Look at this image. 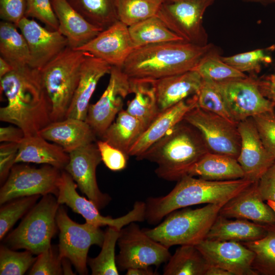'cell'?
<instances>
[{
  "label": "cell",
  "instance_id": "cell-43",
  "mask_svg": "<svg viewBox=\"0 0 275 275\" xmlns=\"http://www.w3.org/2000/svg\"><path fill=\"white\" fill-rule=\"evenodd\" d=\"M221 58L226 63L244 73L258 72L262 64L268 63L271 60L265 50L262 49L228 57L221 56Z\"/></svg>",
  "mask_w": 275,
  "mask_h": 275
},
{
  "label": "cell",
  "instance_id": "cell-32",
  "mask_svg": "<svg viewBox=\"0 0 275 275\" xmlns=\"http://www.w3.org/2000/svg\"><path fill=\"white\" fill-rule=\"evenodd\" d=\"M14 24L2 21L0 23V54L14 68L28 66L30 52L26 41Z\"/></svg>",
  "mask_w": 275,
  "mask_h": 275
},
{
  "label": "cell",
  "instance_id": "cell-49",
  "mask_svg": "<svg viewBox=\"0 0 275 275\" xmlns=\"http://www.w3.org/2000/svg\"><path fill=\"white\" fill-rule=\"evenodd\" d=\"M19 149V144L3 142L0 145V180L4 183L13 166Z\"/></svg>",
  "mask_w": 275,
  "mask_h": 275
},
{
  "label": "cell",
  "instance_id": "cell-50",
  "mask_svg": "<svg viewBox=\"0 0 275 275\" xmlns=\"http://www.w3.org/2000/svg\"><path fill=\"white\" fill-rule=\"evenodd\" d=\"M258 187L264 201L275 202V160L258 181Z\"/></svg>",
  "mask_w": 275,
  "mask_h": 275
},
{
  "label": "cell",
  "instance_id": "cell-22",
  "mask_svg": "<svg viewBox=\"0 0 275 275\" xmlns=\"http://www.w3.org/2000/svg\"><path fill=\"white\" fill-rule=\"evenodd\" d=\"M197 105V95L190 96L160 112L145 129L128 151V155L139 157L183 121L186 114Z\"/></svg>",
  "mask_w": 275,
  "mask_h": 275
},
{
  "label": "cell",
  "instance_id": "cell-44",
  "mask_svg": "<svg viewBox=\"0 0 275 275\" xmlns=\"http://www.w3.org/2000/svg\"><path fill=\"white\" fill-rule=\"evenodd\" d=\"M62 258L58 247L51 245L41 253L29 272L31 275H61L63 274Z\"/></svg>",
  "mask_w": 275,
  "mask_h": 275
},
{
  "label": "cell",
  "instance_id": "cell-35",
  "mask_svg": "<svg viewBox=\"0 0 275 275\" xmlns=\"http://www.w3.org/2000/svg\"><path fill=\"white\" fill-rule=\"evenodd\" d=\"M88 21L102 31L118 21L117 0H67Z\"/></svg>",
  "mask_w": 275,
  "mask_h": 275
},
{
  "label": "cell",
  "instance_id": "cell-15",
  "mask_svg": "<svg viewBox=\"0 0 275 275\" xmlns=\"http://www.w3.org/2000/svg\"><path fill=\"white\" fill-rule=\"evenodd\" d=\"M109 74L105 90L97 102L90 104L85 120L100 138L123 109L124 99L131 93L130 79L121 67L112 66Z\"/></svg>",
  "mask_w": 275,
  "mask_h": 275
},
{
  "label": "cell",
  "instance_id": "cell-36",
  "mask_svg": "<svg viewBox=\"0 0 275 275\" xmlns=\"http://www.w3.org/2000/svg\"><path fill=\"white\" fill-rule=\"evenodd\" d=\"M242 243L254 253L252 268L258 274L275 275V224H267L263 237Z\"/></svg>",
  "mask_w": 275,
  "mask_h": 275
},
{
  "label": "cell",
  "instance_id": "cell-39",
  "mask_svg": "<svg viewBox=\"0 0 275 275\" xmlns=\"http://www.w3.org/2000/svg\"><path fill=\"white\" fill-rule=\"evenodd\" d=\"M163 0H117L118 20L128 27L157 15Z\"/></svg>",
  "mask_w": 275,
  "mask_h": 275
},
{
  "label": "cell",
  "instance_id": "cell-55",
  "mask_svg": "<svg viewBox=\"0 0 275 275\" xmlns=\"http://www.w3.org/2000/svg\"><path fill=\"white\" fill-rule=\"evenodd\" d=\"M13 66L0 57V78L14 70Z\"/></svg>",
  "mask_w": 275,
  "mask_h": 275
},
{
  "label": "cell",
  "instance_id": "cell-48",
  "mask_svg": "<svg viewBox=\"0 0 275 275\" xmlns=\"http://www.w3.org/2000/svg\"><path fill=\"white\" fill-rule=\"evenodd\" d=\"M26 0H0V17L16 26L25 17Z\"/></svg>",
  "mask_w": 275,
  "mask_h": 275
},
{
  "label": "cell",
  "instance_id": "cell-27",
  "mask_svg": "<svg viewBox=\"0 0 275 275\" xmlns=\"http://www.w3.org/2000/svg\"><path fill=\"white\" fill-rule=\"evenodd\" d=\"M69 161V153L38 134L24 137L19 144L15 163L47 164L64 170Z\"/></svg>",
  "mask_w": 275,
  "mask_h": 275
},
{
  "label": "cell",
  "instance_id": "cell-54",
  "mask_svg": "<svg viewBox=\"0 0 275 275\" xmlns=\"http://www.w3.org/2000/svg\"><path fill=\"white\" fill-rule=\"evenodd\" d=\"M205 275H232V274L222 268L208 265Z\"/></svg>",
  "mask_w": 275,
  "mask_h": 275
},
{
  "label": "cell",
  "instance_id": "cell-37",
  "mask_svg": "<svg viewBox=\"0 0 275 275\" xmlns=\"http://www.w3.org/2000/svg\"><path fill=\"white\" fill-rule=\"evenodd\" d=\"M120 229L108 227L104 232L101 250L98 255L88 258V264L92 275H118L115 247L119 237Z\"/></svg>",
  "mask_w": 275,
  "mask_h": 275
},
{
  "label": "cell",
  "instance_id": "cell-24",
  "mask_svg": "<svg viewBox=\"0 0 275 275\" xmlns=\"http://www.w3.org/2000/svg\"><path fill=\"white\" fill-rule=\"evenodd\" d=\"M39 134L59 145L68 153L95 142L96 137L86 121L74 118L51 122L39 131Z\"/></svg>",
  "mask_w": 275,
  "mask_h": 275
},
{
  "label": "cell",
  "instance_id": "cell-58",
  "mask_svg": "<svg viewBox=\"0 0 275 275\" xmlns=\"http://www.w3.org/2000/svg\"><path fill=\"white\" fill-rule=\"evenodd\" d=\"M267 203L273 209L275 212V202L271 201H267Z\"/></svg>",
  "mask_w": 275,
  "mask_h": 275
},
{
  "label": "cell",
  "instance_id": "cell-28",
  "mask_svg": "<svg viewBox=\"0 0 275 275\" xmlns=\"http://www.w3.org/2000/svg\"><path fill=\"white\" fill-rule=\"evenodd\" d=\"M267 232V224H258L245 219H229L218 214L205 239L244 243L259 239L265 236Z\"/></svg>",
  "mask_w": 275,
  "mask_h": 275
},
{
  "label": "cell",
  "instance_id": "cell-23",
  "mask_svg": "<svg viewBox=\"0 0 275 275\" xmlns=\"http://www.w3.org/2000/svg\"><path fill=\"white\" fill-rule=\"evenodd\" d=\"M112 66L88 53L81 67L79 81L66 118L86 120L90 100L100 79Z\"/></svg>",
  "mask_w": 275,
  "mask_h": 275
},
{
  "label": "cell",
  "instance_id": "cell-10",
  "mask_svg": "<svg viewBox=\"0 0 275 275\" xmlns=\"http://www.w3.org/2000/svg\"><path fill=\"white\" fill-rule=\"evenodd\" d=\"M215 0H163L157 16L184 41L199 46L208 43L203 25L206 9Z\"/></svg>",
  "mask_w": 275,
  "mask_h": 275
},
{
  "label": "cell",
  "instance_id": "cell-34",
  "mask_svg": "<svg viewBox=\"0 0 275 275\" xmlns=\"http://www.w3.org/2000/svg\"><path fill=\"white\" fill-rule=\"evenodd\" d=\"M128 30L134 48L152 44L184 40L157 15L130 26Z\"/></svg>",
  "mask_w": 275,
  "mask_h": 275
},
{
  "label": "cell",
  "instance_id": "cell-30",
  "mask_svg": "<svg viewBox=\"0 0 275 275\" xmlns=\"http://www.w3.org/2000/svg\"><path fill=\"white\" fill-rule=\"evenodd\" d=\"M129 79L131 93L134 96L128 102L126 110L139 119L146 129L160 113L155 80Z\"/></svg>",
  "mask_w": 275,
  "mask_h": 275
},
{
  "label": "cell",
  "instance_id": "cell-18",
  "mask_svg": "<svg viewBox=\"0 0 275 275\" xmlns=\"http://www.w3.org/2000/svg\"><path fill=\"white\" fill-rule=\"evenodd\" d=\"M196 246L208 265L222 268L232 275H258L252 268L254 253L241 242L205 239Z\"/></svg>",
  "mask_w": 275,
  "mask_h": 275
},
{
  "label": "cell",
  "instance_id": "cell-14",
  "mask_svg": "<svg viewBox=\"0 0 275 275\" xmlns=\"http://www.w3.org/2000/svg\"><path fill=\"white\" fill-rule=\"evenodd\" d=\"M217 83L234 122L274 112V103L263 94L257 79L248 76Z\"/></svg>",
  "mask_w": 275,
  "mask_h": 275
},
{
  "label": "cell",
  "instance_id": "cell-25",
  "mask_svg": "<svg viewBox=\"0 0 275 275\" xmlns=\"http://www.w3.org/2000/svg\"><path fill=\"white\" fill-rule=\"evenodd\" d=\"M59 21L58 31L68 46L77 49L93 39L102 30L88 21L67 0H51Z\"/></svg>",
  "mask_w": 275,
  "mask_h": 275
},
{
  "label": "cell",
  "instance_id": "cell-11",
  "mask_svg": "<svg viewBox=\"0 0 275 275\" xmlns=\"http://www.w3.org/2000/svg\"><path fill=\"white\" fill-rule=\"evenodd\" d=\"M61 170L50 165L37 168L15 164L0 190L2 205L18 198L58 194Z\"/></svg>",
  "mask_w": 275,
  "mask_h": 275
},
{
  "label": "cell",
  "instance_id": "cell-57",
  "mask_svg": "<svg viewBox=\"0 0 275 275\" xmlns=\"http://www.w3.org/2000/svg\"><path fill=\"white\" fill-rule=\"evenodd\" d=\"M247 2H256L261 3H275V0H242Z\"/></svg>",
  "mask_w": 275,
  "mask_h": 275
},
{
  "label": "cell",
  "instance_id": "cell-3",
  "mask_svg": "<svg viewBox=\"0 0 275 275\" xmlns=\"http://www.w3.org/2000/svg\"><path fill=\"white\" fill-rule=\"evenodd\" d=\"M252 183L245 178L211 181L186 175L177 181L167 195L147 200L145 220L154 225L180 208L227 202Z\"/></svg>",
  "mask_w": 275,
  "mask_h": 275
},
{
  "label": "cell",
  "instance_id": "cell-19",
  "mask_svg": "<svg viewBox=\"0 0 275 275\" xmlns=\"http://www.w3.org/2000/svg\"><path fill=\"white\" fill-rule=\"evenodd\" d=\"M241 146L237 159L244 173V178L252 182L259 181L275 160L265 148L253 118L237 124Z\"/></svg>",
  "mask_w": 275,
  "mask_h": 275
},
{
  "label": "cell",
  "instance_id": "cell-21",
  "mask_svg": "<svg viewBox=\"0 0 275 275\" xmlns=\"http://www.w3.org/2000/svg\"><path fill=\"white\" fill-rule=\"evenodd\" d=\"M219 214L228 218L245 219L261 224H275V212L262 198L258 181L228 201Z\"/></svg>",
  "mask_w": 275,
  "mask_h": 275
},
{
  "label": "cell",
  "instance_id": "cell-26",
  "mask_svg": "<svg viewBox=\"0 0 275 275\" xmlns=\"http://www.w3.org/2000/svg\"><path fill=\"white\" fill-rule=\"evenodd\" d=\"M202 82V77L194 70L155 80L160 112L197 94Z\"/></svg>",
  "mask_w": 275,
  "mask_h": 275
},
{
  "label": "cell",
  "instance_id": "cell-29",
  "mask_svg": "<svg viewBox=\"0 0 275 275\" xmlns=\"http://www.w3.org/2000/svg\"><path fill=\"white\" fill-rule=\"evenodd\" d=\"M187 175L211 181L244 178V173L237 159L209 152L191 168Z\"/></svg>",
  "mask_w": 275,
  "mask_h": 275
},
{
  "label": "cell",
  "instance_id": "cell-12",
  "mask_svg": "<svg viewBox=\"0 0 275 275\" xmlns=\"http://www.w3.org/2000/svg\"><path fill=\"white\" fill-rule=\"evenodd\" d=\"M183 121L199 132L209 152L237 159L241 146L238 123L198 106L190 110Z\"/></svg>",
  "mask_w": 275,
  "mask_h": 275
},
{
  "label": "cell",
  "instance_id": "cell-40",
  "mask_svg": "<svg viewBox=\"0 0 275 275\" xmlns=\"http://www.w3.org/2000/svg\"><path fill=\"white\" fill-rule=\"evenodd\" d=\"M40 195L18 198L4 204L0 209V239L2 240L16 222L36 204Z\"/></svg>",
  "mask_w": 275,
  "mask_h": 275
},
{
  "label": "cell",
  "instance_id": "cell-56",
  "mask_svg": "<svg viewBox=\"0 0 275 275\" xmlns=\"http://www.w3.org/2000/svg\"><path fill=\"white\" fill-rule=\"evenodd\" d=\"M71 262L67 258L62 259L63 274H75L71 269Z\"/></svg>",
  "mask_w": 275,
  "mask_h": 275
},
{
  "label": "cell",
  "instance_id": "cell-6",
  "mask_svg": "<svg viewBox=\"0 0 275 275\" xmlns=\"http://www.w3.org/2000/svg\"><path fill=\"white\" fill-rule=\"evenodd\" d=\"M226 202L207 204L194 209L175 210L155 227L143 230L169 249L176 245H196L205 239L221 208Z\"/></svg>",
  "mask_w": 275,
  "mask_h": 275
},
{
  "label": "cell",
  "instance_id": "cell-47",
  "mask_svg": "<svg viewBox=\"0 0 275 275\" xmlns=\"http://www.w3.org/2000/svg\"><path fill=\"white\" fill-rule=\"evenodd\" d=\"M96 143L102 161L108 169L113 171H120L126 168L128 157L127 155L104 140Z\"/></svg>",
  "mask_w": 275,
  "mask_h": 275
},
{
  "label": "cell",
  "instance_id": "cell-8",
  "mask_svg": "<svg viewBox=\"0 0 275 275\" xmlns=\"http://www.w3.org/2000/svg\"><path fill=\"white\" fill-rule=\"evenodd\" d=\"M56 221L59 230L58 249L60 257L69 259L79 274H88L89 249L93 245L102 246L104 232L99 227L93 224L75 222L61 206L58 210Z\"/></svg>",
  "mask_w": 275,
  "mask_h": 275
},
{
  "label": "cell",
  "instance_id": "cell-51",
  "mask_svg": "<svg viewBox=\"0 0 275 275\" xmlns=\"http://www.w3.org/2000/svg\"><path fill=\"white\" fill-rule=\"evenodd\" d=\"M25 135L21 129L15 125H9L0 128V142L19 144Z\"/></svg>",
  "mask_w": 275,
  "mask_h": 275
},
{
  "label": "cell",
  "instance_id": "cell-42",
  "mask_svg": "<svg viewBox=\"0 0 275 275\" xmlns=\"http://www.w3.org/2000/svg\"><path fill=\"white\" fill-rule=\"evenodd\" d=\"M25 250L16 252L5 245L0 247V274L22 275L33 266L37 257Z\"/></svg>",
  "mask_w": 275,
  "mask_h": 275
},
{
  "label": "cell",
  "instance_id": "cell-5",
  "mask_svg": "<svg viewBox=\"0 0 275 275\" xmlns=\"http://www.w3.org/2000/svg\"><path fill=\"white\" fill-rule=\"evenodd\" d=\"M88 52L67 47L39 70L51 122L64 119L72 102Z\"/></svg>",
  "mask_w": 275,
  "mask_h": 275
},
{
  "label": "cell",
  "instance_id": "cell-45",
  "mask_svg": "<svg viewBox=\"0 0 275 275\" xmlns=\"http://www.w3.org/2000/svg\"><path fill=\"white\" fill-rule=\"evenodd\" d=\"M25 17L36 18L51 30H58L59 21L51 0H26Z\"/></svg>",
  "mask_w": 275,
  "mask_h": 275
},
{
  "label": "cell",
  "instance_id": "cell-33",
  "mask_svg": "<svg viewBox=\"0 0 275 275\" xmlns=\"http://www.w3.org/2000/svg\"><path fill=\"white\" fill-rule=\"evenodd\" d=\"M208 264L195 245H182L171 255L164 275H205Z\"/></svg>",
  "mask_w": 275,
  "mask_h": 275
},
{
  "label": "cell",
  "instance_id": "cell-1",
  "mask_svg": "<svg viewBox=\"0 0 275 275\" xmlns=\"http://www.w3.org/2000/svg\"><path fill=\"white\" fill-rule=\"evenodd\" d=\"M1 93L7 104L0 108V120L22 130L25 137L39 134L51 121L39 70L29 65L14 69L0 78Z\"/></svg>",
  "mask_w": 275,
  "mask_h": 275
},
{
  "label": "cell",
  "instance_id": "cell-46",
  "mask_svg": "<svg viewBox=\"0 0 275 275\" xmlns=\"http://www.w3.org/2000/svg\"><path fill=\"white\" fill-rule=\"evenodd\" d=\"M266 149L275 157V114L274 112L252 117Z\"/></svg>",
  "mask_w": 275,
  "mask_h": 275
},
{
  "label": "cell",
  "instance_id": "cell-7",
  "mask_svg": "<svg viewBox=\"0 0 275 275\" xmlns=\"http://www.w3.org/2000/svg\"><path fill=\"white\" fill-rule=\"evenodd\" d=\"M60 205L52 194L43 196L6 237L5 245L37 255L47 250L51 245V239L58 229L56 216Z\"/></svg>",
  "mask_w": 275,
  "mask_h": 275
},
{
  "label": "cell",
  "instance_id": "cell-38",
  "mask_svg": "<svg viewBox=\"0 0 275 275\" xmlns=\"http://www.w3.org/2000/svg\"><path fill=\"white\" fill-rule=\"evenodd\" d=\"M203 79L222 82L248 77L223 61L215 48L209 52L193 69Z\"/></svg>",
  "mask_w": 275,
  "mask_h": 275
},
{
  "label": "cell",
  "instance_id": "cell-2",
  "mask_svg": "<svg viewBox=\"0 0 275 275\" xmlns=\"http://www.w3.org/2000/svg\"><path fill=\"white\" fill-rule=\"evenodd\" d=\"M214 48L184 40L146 45L134 48L121 69L129 78L157 80L193 70Z\"/></svg>",
  "mask_w": 275,
  "mask_h": 275
},
{
  "label": "cell",
  "instance_id": "cell-9",
  "mask_svg": "<svg viewBox=\"0 0 275 275\" xmlns=\"http://www.w3.org/2000/svg\"><path fill=\"white\" fill-rule=\"evenodd\" d=\"M118 244L116 263L122 271L151 265L158 267L171 256L169 248L149 236L135 222L120 230Z\"/></svg>",
  "mask_w": 275,
  "mask_h": 275
},
{
  "label": "cell",
  "instance_id": "cell-53",
  "mask_svg": "<svg viewBox=\"0 0 275 275\" xmlns=\"http://www.w3.org/2000/svg\"><path fill=\"white\" fill-rule=\"evenodd\" d=\"M126 275H155L158 274L150 267H137L127 270Z\"/></svg>",
  "mask_w": 275,
  "mask_h": 275
},
{
  "label": "cell",
  "instance_id": "cell-17",
  "mask_svg": "<svg viewBox=\"0 0 275 275\" xmlns=\"http://www.w3.org/2000/svg\"><path fill=\"white\" fill-rule=\"evenodd\" d=\"M29 50V66L40 70L68 46L67 39L58 30H49L34 19L24 17L17 25Z\"/></svg>",
  "mask_w": 275,
  "mask_h": 275
},
{
  "label": "cell",
  "instance_id": "cell-52",
  "mask_svg": "<svg viewBox=\"0 0 275 275\" xmlns=\"http://www.w3.org/2000/svg\"><path fill=\"white\" fill-rule=\"evenodd\" d=\"M264 96L275 105V73L263 79H257Z\"/></svg>",
  "mask_w": 275,
  "mask_h": 275
},
{
  "label": "cell",
  "instance_id": "cell-16",
  "mask_svg": "<svg viewBox=\"0 0 275 275\" xmlns=\"http://www.w3.org/2000/svg\"><path fill=\"white\" fill-rule=\"evenodd\" d=\"M69 161L64 170L76 183L82 194L100 210L111 200L109 196L99 188L96 169L102 161L96 143H92L69 153Z\"/></svg>",
  "mask_w": 275,
  "mask_h": 275
},
{
  "label": "cell",
  "instance_id": "cell-13",
  "mask_svg": "<svg viewBox=\"0 0 275 275\" xmlns=\"http://www.w3.org/2000/svg\"><path fill=\"white\" fill-rule=\"evenodd\" d=\"M77 185L71 176L65 170L61 172L57 196L58 203L66 204L72 210L80 214L87 223L98 227L107 226L121 230L132 222L145 220L146 203L136 201L133 208L125 215L118 218L104 216L95 204L80 196L76 191Z\"/></svg>",
  "mask_w": 275,
  "mask_h": 275
},
{
  "label": "cell",
  "instance_id": "cell-4",
  "mask_svg": "<svg viewBox=\"0 0 275 275\" xmlns=\"http://www.w3.org/2000/svg\"><path fill=\"white\" fill-rule=\"evenodd\" d=\"M209 151L199 132L182 121L136 159L156 164V175L178 181Z\"/></svg>",
  "mask_w": 275,
  "mask_h": 275
},
{
  "label": "cell",
  "instance_id": "cell-31",
  "mask_svg": "<svg viewBox=\"0 0 275 275\" xmlns=\"http://www.w3.org/2000/svg\"><path fill=\"white\" fill-rule=\"evenodd\" d=\"M145 129L139 119L122 109L101 139L128 156L129 150Z\"/></svg>",
  "mask_w": 275,
  "mask_h": 275
},
{
  "label": "cell",
  "instance_id": "cell-20",
  "mask_svg": "<svg viewBox=\"0 0 275 275\" xmlns=\"http://www.w3.org/2000/svg\"><path fill=\"white\" fill-rule=\"evenodd\" d=\"M134 48L128 27L118 20L75 49L88 52L112 66L121 68Z\"/></svg>",
  "mask_w": 275,
  "mask_h": 275
},
{
  "label": "cell",
  "instance_id": "cell-41",
  "mask_svg": "<svg viewBox=\"0 0 275 275\" xmlns=\"http://www.w3.org/2000/svg\"><path fill=\"white\" fill-rule=\"evenodd\" d=\"M197 95L198 107L234 122L217 82L203 79L202 85Z\"/></svg>",
  "mask_w": 275,
  "mask_h": 275
}]
</instances>
